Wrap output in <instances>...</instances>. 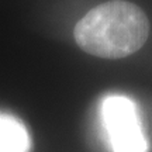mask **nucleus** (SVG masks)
<instances>
[{"label": "nucleus", "instance_id": "f257e3e1", "mask_svg": "<svg viewBox=\"0 0 152 152\" xmlns=\"http://www.w3.org/2000/svg\"><path fill=\"white\" fill-rule=\"evenodd\" d=\"M149 20L141 7L127 0H110L93 7L73 30L76 44L87 54L120 59L147 42Z\"/></svg>", "mask_w": 152, "mask_h": 152}, {"label": "nucleus", "instance_id": "f03ea898", "mask_svg": "<svg viewBox=\"0 0 152 152\" xmlns=\"http://www.w3.org/2000/svg\"><path fill=\"white\" fill-rule=\"evenodd\" d=\"M102 120L114 152H147L137 106L121 94H110L102 103Z\"/></svg>", "mask_w": 152, "mask_h": 152}, {"label": "nucleus", "instance_id": "7ed1b4c3", "mask_svg": "<svg viewBox=\"0 0 152 152\" xmlns=\"http://www.w3.org/2000/svg\"><path fill=\"white\" fill-rule=\"evenodd\" d=\"M31 140L26 125L9 114H0V152H30Z\"/></svg>", "mask_w": 152, "mask_h": 152}]
</instances>
